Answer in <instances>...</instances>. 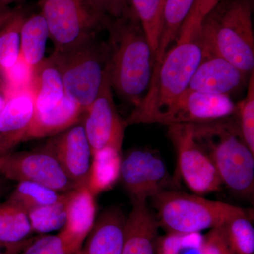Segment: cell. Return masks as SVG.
Wrapping results in <instances>:
<instances>
[{"instance_id":"cell-1","label":"cell","mask_w":254,"mask_h":254,"mask_svg":"<svg viewBox=\"0 0 254 254\" xmlns=\"http://www.w3.org/2000/svg\"><path fill=\"white\" fill-rule=\"evenodd\" d=\"M108 74L112 88L136 105L149 88L154 55L132 8L122 17L109 18Z\"/></svg>"},{"instance_id":"cell-2","label":"cell","mask_w":254,"mask_h":254,"mask_svg":"<svg viewBox=\"0 0 254 254\" xmlns=\"http://www.w3.org/2000/svg\"><path fill=\"white\" fill-rule=\"evenodd\" d=\"M198 33H179L175 46L153 73L148 91L125 120L127 126L149 124L153 117L188 88L203 55Z\"/></svg>"},{"instance_id":"cell-3","label":"cell","mask_w":254,"mask_h":254,"mask_svg":"<svg viewBox=\"0 0 254 254\" xmlns=\"http://www.w3.org/2000/svg\"><path fill=\"white\" fill-rule=\"evenodd\" d=\"M202 48L228 60L247 76L254 71V34L251 0H224L202 21Z\"/></svg>"},{"instance_id":"cell-4","label":"cell","mask_w":254,"mask_h":254,"mask_svg":"<svg viewBox=\"0 0 254 254\" xmlns=\"http://www.w3.org/2000/svg\"><path fill=\"white\" fill-rule=\"evenodd\" d=\"M228 118L193 124L195 136L213 162L222 185L237 194L251 196L254 153L244 141L239 125Z\"/></svg>"},{"instance_id":"cell-5","label":"cell","mask_w":254,"mask_h":254,"mask_svg":"<svg viewBox=\"0 0 254 254\" xmlns=\"http://www.w3.org/2000/svg\"><path fill=\"white\" fill-rule=\"evenodd\" d=\"M160 227L167 232L200 233L223 226L229 220L249 213L247 209L203 195L166 190L153 198Z\"/></svg>"},{"instance_id":"cell-6","label":"cell","mask_w":254,"mask_h":254,"mask_svg":"<svg viewBox=\"0 0 254 254\" xmlns=\"http://www.w3.org/2000/svg\"><path fill=\"white\" fill-rule=\"evenodd\" d=\"M66 96L85 112L96 99L108 74L109 46L97 36L60 53H54Z\"/></svg>"},{"instance_id":"cell-7","label":"cell","mask_w":254,"mask_h":254,"mask_svg":"<svg viewBox=\"0 0 254 254\" xmlns=\"http://www.w3.org/2000/svg\"><path fill=\"white\" fill-rule=\"evenodd\" d=\"M54 53L69 49L106 29L110 18L100 13L89 0H39Z\"/></svg>"},{"instance_id":"cell-8","label":"cell","mask_w":254,"mask_h":254,"mask_svg":"<svg viewBox=\"0 0 254 254\" xmlns=\"http://www.w3.org/2000/svg\"><path fill=\"white\" fill-rule=\"evenodd\" d=\"M168 127V137L176 150L179 175L187 188L203 196L218 191L223 185L213 162L195 138L193 124Z\"/></svg>"},{"instance_id":"cell-9","label":"cell","mask_w":254,"mask_h":254,"mask_svg":"<svg viewBox=\"0 0 254 254\" xmlns=\"http://www.w3.org/2000/svg\"><path fill=\"white\" fill-rule=\"evenodd\" d=\"M0 176L17 182H36L61 193H68L78 187L46 148L1 155Z\"/></svg>"},{"instance_id":"cell-10","label":"cell","mask_w":254,"mask_h":254,"mask_svg":"<svg viewBox=\"0 0 254 254\" xmlns=\"http://www.w3.org/2000/svg\"><path fill=\"white\" fill-rule=\"evenodd\" d=\"M120 179L132 202H147L173 189V180L163 159L148 149H134L122 157Z\"/></svg>"},{"instance_id":"cell-11","label":"cell","mask_w":254,"mask_h":254,"mask_svg":"<svg viewBox=\"0 0 254 254\" xmlns=\"http://www.w3.org/2000/svg\"><path fill=\"white\" fill-rule=\"evenodd\" d=\"M237 104L228 95H215L187 88L180 96L150 120L149 124L169 125L200 124L230 118Z\"/></svg>"},{"instance_id":"cell-12","label":"cell","mask_w":254,"mask_h":254,"mask_svg":"<svg viewBox=\"0 0 254 254\" xmlns=\"http://www.w3.org/2000/svg\"><path fill=\"white\" fill-rule=\"evenodd\" d=\"M81 122L93 153L108 148L122 153L127 125L114 102L109 74L99 95L83 114Z\"/></svg>"},{"instance_id":"cell-13","label":"cell","mask_w":254,"mask_h":254,"mask_svg":"<svg viewBox=\"0 0 254 254\" xmlns=\"http://www.w3.org/2000/svg\"><path fill=\"white\" fill-rule=\"evenodd\" d=\"M45 148L55 155L65 173L77 186L86 185L93 152L81 120L57 135Z\"/></svg>"},{"instance_id":"cell-14","label":"cell","mask_w":254,"mask_h":254,"mask_svg":"<svg viewBox=\"0 0 254 254\" xmlns=\"http://www.w3.org/2000/svg\"><path fill=\"white\" fill-rule=\"evenodd\" d=\"M202 49V59L190 80L189 89L229 95L241 88L250 77L228 60L211 50Z\"/></svg>"},{"instance_id":"cell-15","label":"cell","mask_w":254,"mask_h":254,"mask_svg":"<svg viewBox=\"0 0 254 254\" xmlns=\"http://www.w3.org/2000/svg\"><path fill=\"white\" fill-rule=\"evenodd\" d=\"M95 196L86 185L67 193L66 218L58 235L68 254H76L94 226L96 220Z\"/></svg>"},{"instance_id":"cell-16","label":"cell","mask_w":254,"mask_h":254,"mask_svg":"<svg viewBox=\"0 0 254 254\" xmlns=\"http://www.w3.org/2000/svg\"><path fill=\"white\" fill-rule=\"evenodd\" d=\"M34 110L29 88L10 95L0 113V156L11 153L16 145L25 141Z\"/></svg>"},{"instance_id":"cell-17","label":"cell","mask_w":254,"mask_h":254,"mask_svg":"<svg viewBox=\"0 0 254 254\" xmlns=\"http://www.w3.org/2000/svg\"><path fill=\"white\" fill-rule=\"evenodd\" d=\"M160 227L147 202H133L126 217L121 254H155Z\"/></svg>"},{"instance_id":"cell-18","label":"cell","mask_w":254,"mask_h":254,"mask_svg":"<svg viewBox=\"0 0 254 254\" xmlns=\"http://www.w3.org/2000/svg\"><path fill=\"white\" fill-rule=\"evenodd\" d=\"M84 113L77 103L65 95L54 106L34 110L25 141L57 136L81 122Z\"/></svg>"},{"instance_id":"cell-19","label":"cell","mask_w":254,"mask_h":254,"mask_svg":"<svg viewBox=\"0 0 254 254\" xmlns=\"http://www.w3.org/2000/svg\"><path fill=\"white\" fill-rule=\"evenodd\" d=\"M125 221L120 209L105 210L76 254H121Z\"/></svg>"},{"instance_id":"cell-20","label":"cell","mask_w":254,"mask_h":254,"mask_svg":"<svg viewBox=\"0 0 254 254\" xmlns=\"http://www.w3.org/2000/svg\"><path fill=\"white\" fill-rule=\"evenodd\" d=\"M29 88L34 100L35 110L54 106L64 98L63 74L54 55L45 58L32 69Z\"/></svg>"},{"instance_id":"cell-21","label":"cell","mask_w":254,"mask_h":254,"mask_svg":"<svg viewBox=\"0 0 254 254\" xmlns=\"http://www.w3.org/2000/svg\"><path fill=\"white\" fill-rule=\"evenodd\" d=\"M49 28L41 12L26 16L20 33V59L33 69L45 59Z\"/></svg>"},{"instance_id":"cell-22","label":"cell","mask_w":254,"mask_h":254,"mask_svg":"<svg viewBox=\"0 0 254 254\" xmlns=\"http://www.w3.org/2000/svg\"><path fill=\"white\" fill-rule=\"evenodd\" d=\"M195 0H166L162 15V29L154 56L153 72L158 68L169 46L176 41L182 25L190 14Z\"/></svg>"},{"instance_id":"cell-23","label":"cell","mask_w":254,"mask_h":254,"mask_svg":"<svg viewBox=\"0 0 254 254\" xmlns=\"http://www.w3.org/2000/svg\"><path fill=\"white\" fill-rule=\"evenodd\" d=\"M121 153L110 148L93 153L86 185L95 196L109 190L120 179Z\"/></svg>"},{"instance_id":"cell-24","label":"cell","mask_w":254,"mask_h":254,"mask_svg":"<svg viewBox=\"0 0 254 254\" xmlns=\"http://www.w3.org/2000/svg\"><path fill=\"white\" fill-rule=\"evenodd\" d=\"M32 232L27 210L9 199L0 203V242L18 243L30 238Z\"/></svg>"},{"instance_id":"cell-25","label":"cell","mask_w":254,"mask_h":254,"mask_svg":"<svg viewBox=\"0 0 254 254\" xmlns=\"http://www.w3.org/2000/svg\"><path fill=\"white\" fill-rule=\"evenodd\" d=\"M66 195V193H61L36 182H19L8 199L21 205L28 212L61 201Z\"/></svg>"},{"instance_id":"cell-26","label":"cell","mask_w":254,"mask_h":254,"mask_svg":"<svg viewBox=\"0 0 254 254\" xmlns=\"http://www.w3.org/2000/svg\"><path fill=\"white\" fill-rule=\"evenodd\" d=\"M26 11L19 12L0 31V73H6L14 67L20 58V33Z\"/></svg>"},{"instance_id":"cell-27","label":"cell","mask_w":254,"mask_h":254,"mask_svg":"<svg viewBox=\"0 0 254 254\" xmlns=\"http://www.w3.org/2000/svg\"><path fill=\"white\" fill-rule=\"evenodd\" d=\"M253 214L238 215L223 226L225 236L233 254H254Z\"/></svg>"},{"instance_id":"cell-28","label":"cell","mask_w":254,"mask_h":254,"mask_svg":"<svg viewBox=\"0 0 254 254\" xmlns=\"http://www.w3.org/2000/svg\"><path fill=\"white\" fill-rule=\"evenodd\" d=\"M130 1L155 56L162 29V0H130Z\"/></svg>"},{"instance_id":"cell-29","label":"cell","mask_w":254,"mask_h":254,"mask_svg":"<svg viewBox=\"0 0 254 254\" xmlns=\"http://www.w3.org/2000/svg\"><path fill=\"white\" fill-rule=\"evenodd\" d=\"M66 198L54 204L45 205L28 211L33 232L44 234L61 230L66 218Z\"/></svg>"},{"instance_id":"cell-30","label":"cell","mask_w":254,"mask_h":254,"mask_svg":"<svg viewBox=\"0 0 254 254\" xmlns=\"http://www.w3.org/2000/svg\"><path fill=\"white\" fill-rule=\"evenodd\" d=\"M200 233L167 232L159 237L155 254H203Z\"/></svg>"},{"instance_id":"cell-31","label":"cell","mask_w":254,"mask_h":254,"mask_svg":"<svg viewBox=\"0 0 254 254\" xmlns=\"http://www.w3.org/2000/svg\"><path fill=\"white\" fill-rule=\"evenodd\" d=\"M236 114L242 138L254 153V71L249 77L247 95L237 105Z\"/></svg>"},{"instance_id":"cell-32","label":"cell","mask_w":254,"mask_h":254,"mask_svg":"<svg viewBox=\"0 0 254 254\" xmlns=\"http://www.w3.org/2000/svg\"><path fill=\"white\" fill-rule=\"evenodd\" d=\"M21 254H68L59 235H43L37 237Z\"/></svg>"},{"instance_id":"cell-33","label":"cell","mask_w":254,"mask_h":254,"mask_svg":"<svg viewBox=\"0 0 254 254\" xmlns=\"http://www.w3.org/2000/svg\"><path fill=\"white\" fill-rule=\"evenodd\" d=\"M203 254H233L222 227L211 229L202 240Z\"/></svg>"},{"instance_id":"cell-34","label":"cell","mask_w":254,"mask_h":254,"mask_svg":"<svg viewBox=\"0 0 254 254\" xmlns=\"http://www.w3.org/2000/svg\"><path fill=\"white\" fill-rule=\"evenodd\" d=\"M95 9L106 17L116 19L131 11L130 0H89Z\"/></svg>"},{"instance_id":"cell-35","label":"cell","mask_w":254,"mask_h":254,"mask_svg":"<svg viewBox=\"0 0 254 254\" xmlns=\"http://www.w3.org/2000/svg\"><path fill=\"white\" fill-rule=\"evenodd\" d=\"M218 5L216 0H195L183 24L195 28H199L203 18Z\"/></svg>"},{"instance_id":"cell-36","label":"cell","mask_w":254,"mask_h":254,"mask_svg":"<svg viewBox=\"0 0 254 254\" xmlns=\"http://www.w3.org/2000/svg\"><path fill=\"white\" fill-rule=\"evenodd\" d=\"M34 239L30 237L27 240L14 244L0 242V254H21Z\"/></svg>"},{"instance_id":"cell-37","label":"cell","mask_w":254,"mask_h":254,"mask_svg":"<svg viewBox=\"0 0 254 254\" xmlns=\"http://www.w3.org/2000/svg\"><path fill=\"white\" fill-rule=\"evenodd\" d=\"M21 8V6L12 8L0 3V31L19 12Z\"/></svg>"},{"instance_id":"cell-38","label":"cell","mask_w":254,"mask_h":254,"mask_svg":"<svg viewBox=\"0 0 254 254\" xmlns=\"http://www.w3.org/2000/svg\"><path fill=\"white\" fill-rule=\"evenodd\" d=\"M10 95L6 92L0 91V113L4 108Z\"/></svg>"},{"instance_id":"cell-39","label":"cell","mask_w":254,"mask_h":254,"mask_svg":"<svg viewBox=\"0 0 254 254\" xmlns=\"http://www.w3.org/2000/svg\"><path fill=\"white\" fill-rule=\"evenodd\" d=\"M20 1L21 0H0V3L10 6V4H12V3L18 2V1Z\"/></svg>"},{"instance_id":"cell-40","label":"cell","mask_w":254,"mask_h":254,"mask_svg":"<svg viewBox=\"0 0 254 254\" xmlns=\"http://www.w3.org/2000/svg\"><path fill=\"white\" fill-rule=\"evenodd\" d=\"M165 1H166V0H162V6H163V9L164 4H165Z\"/></svg>"},{"instance_id":"cell-41","label":"cell","mask_w":254,"mask_h":254,"mask_svg":"<svg viewBox=\"0 0 254 254\" xmlns=\"http://www.w3.org/2000/svg\"><path fill=\"white\" fill-rule=\"evenodd\" d=\"M224 1V0H216L217 3H218V4L219 3L221 2V1Z\"/></svg>"},{"instance_id":"cell-42","label":"cell","mask_w":254,"mask_h":254,"mask_svg":"<svg viewBox=\"0 0 254 254\" xmlns=\"http://www.w3.org/2000/svg\"><path fill=\"white\" fill-rule=\"evenodd\" d=\"M1 178H2V177H1V176H0V181H1Z\"/></svg>"}]
</instances>
